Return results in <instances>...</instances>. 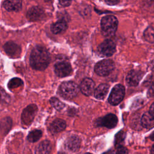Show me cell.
Here are the masks:
<instances>
[{"label": "cell", "instance_id": "6da1fadb", "mask_svg": "<svg viewBox=\"0 0 154 154\" xmlns=\"http://www.w3.org/2000/svg\"><path fill=\"white\" fill-rule=\"evenodd\" d=\"M50 55L47 49L41 46H37L32 50L29 62L31 67L37 70H43L49 65Z\"/></svg>", "mask_w": 154, "mask_h": 154}, {"label": "cell", "instance_id": "7a4b0ae2", "mask_svg": "<svg viewBox=\"0 0 154 154\" xmlns=\"http://www.w3.org/2000/svg\"><path fill=\"white\" fill-rule=\"evenodd\" d=\"M118 25V20L116 17L108 15L103 17L100 22L102 32L104 35L111 37L116 32Z\"/></svg>", "mask_w": 154, "mask_h": 154}, {"label": "cell", "instance_id": "3957f363", "mask_svg": "<svg viewBox=\"0 0 154 154\" xmlns=\"http://www.w3.org/2000/svg\"><path fill=\"white\" fill-rule=\"evenodd\" d=\"M58 92L64 98L71 99L77 96L79 92V87L77 84L73 81H66L60 85Z\"/></svg>", "mask_w": 154, "mask_h": 154}, {"label": "cell", "instance_id": "277c9868", "mask_svg": "<svg viewBox=\"0 0 154 154\" xmlns=\"http://www.w3.org/2000/svg\"><path fill=\"white\" fill-rule=\"evenodd\" d=\"M114 67L115 64L113 61L111 60H103L96 64L94 71L98 75L105 76L111 73Z\"/></svg>", "mask_w": 154, "mask_h": 154}, {"label": "cell", "instance_id": "5b68a950", "mask_svg": "<svg viewBox=\"0 0 154 154\" xmlns=\"http://www.w3.org/2000/svg\"><path fill=\"white\" fill-rule=\"evenodd\" d=\"M125 96V87L121 84L115 85L110 93L108 102L112 105H117L123 100Z\"/></svg>", "mask_w": 154, "mask_h": 154}, {"label": "cell", "instance_id": "8992f818", "mask_svg": "<svg viewBox=\"0 0 154 154\" xmlns=\"http://www.w3.org/2000/svg\"><path fill=\"white\" fill-rule=\"evenodd\" d=\"M37 110V106L35 104H30L27 106L23 110L21 115L22 123L25 126L29 125L33 121Z\"/></svg>", "mask_w": 154, "mask_h": 154}, {"label": "cell", "instance_id": "52a82bcc", "mask_svg": "<svg viewBox=\"0 0 154 154\" xmlns=\"http://www.w3.org/2000/svg\"><path fill=\"white\" fill-rule=\"evenodd\" d=\"M118 119L116 115L113 114H108L103 117L99 118L96 120L95 125L97 126H104L111 129L114 128L117 124Z\"/></svg>", "mask_w": 154, "mask_h": 154}, {"label": "cell", "instance_id": "ba28073f", "mask_svg": "<svg viewBox=\"0 0 154 154\" xmlns=\"http://www.w3.org/2000/svg\"><path fill=\"white\" fill-rule=\"evenodd\" d=\"M99 54L103 57H110L116 51V45L111 40H106L98 48Z\"/></svg>", "mask_w": 154, "mask_h": 154}, {"label": "cell", "instance_id": "9c48e42d", "mask_svg": "<svg viewBox=\"0 0 154 154\" xmlns=\"http://www.w3.org/2000/svg\"><path fill=\"white\" fill-rule=\"evenodd\" d=\"M5 53L11 58H18L21 54L20 47L16 43L9 41L7 42L3 46Z\"/></svg>", "mask_w": 154, "mask_h": 154}, {"label": "cell", "instance_id": "30bf717a", "mask_svg": "<svg viewBox=\"0 0 154 154\" xmlns=\"http://www.w3.org/2000/svg\"><path fill=\"white\" fill-rule=\"evenodd\" d=\"M55 74L59 77H65L69 75L72 72V67L70 64L65 61L57 63L54 68Z\"/></svg>", "mask_w": 154, "mask_h": 154}, {"label": "cell", "instance_id": "8fae6325", "mask_svg": "<svg viewBox=\"0 0 154 154\" xmlns=\"http://www.w3.org/2000/svg\"><path fill=\"white\" fill-rule=\"evenodd\" d=\"M142 76L143 73L141 71L132 70L128 74L126 81L128 85L136 86L138 84Z\"/></svg>", "mask_w": 154, "mask_h": 154}, {"label": "cell", "instance_id": "7c38bea8", "mask_svg": "<svg viewBox=\"0 0 154 154\" xmlns=\"http://www.w3.org/2000/svg\"><path fill=\"white\" fill-rule=\"evenodd\" d=\"M43 10L39 7H32L29 9L26 13V17L30 21H37L43 17Z\"/></svg>", "mask_w": 154, "mask_h": 154}, {"label": "cell", "instance_id": "4fadbf2b", "mask_svg": "<svg viewBox=\"0 0 154 154\" xmlns=\"http://www.w3.org/2000/svg\"><path fill=\"white\" fill-rule=\"evenodd\" d=\"M94 82L91 79L86 78L82 81L80 85V90L84 95L90 96L94 91Z\"/></svg>", "mask_w": 154, "mask_h": 154}, {"label": "cell", "instance_id": "5bb4252c", "mask_svg": "<svg viewBox=\"0 0 154 154\" xmlns=\"http://www.w3.org/2000/svg\"><path fill=\"white\" fill-rule=\"evenodd\" d=\"M81 146V140L77 135H72L69 137L65 141V147L67 149L76 152L78 150Z\"/></svg>", "mask_w": 154, "mask_h": 154}, {"label": "cell", "instance_id": "9a60e30c", "mask_svg": "<svg viewBox=\"0 0 154 154\" xmlns=\"http://www.w3.org/2000/svg\"><path fill=\"white\" fill-rule=\"evenodd\" d=\"M3 7L9 11H18L22 8L21 0H4Z\"/></svg>", "mask_w": 154, "mask_h": 154}, {"label": "cell", "instance_id": "2e32d148", "mask_svg": "<svg viewBox=\"0 0 154 154\" xmlns=\"http://www.w3.org/2000/svg\"><path fill=\"white\" fill-rule=\"evenodd\" d=\"M66 126V122L61 119H57L51 124L49 131L52 133H58L63 131Z\"/></svg>", "mask_w": 154, "mask_h": 154}, {"label": "cell", "instance_id": "e0dca14e", "mask_svg": "<svg viewBox=\"0 0 154 154\" xmlns=\"http://www.w3.org/2000/svg\"><path fill=\"white\" fill-rule=\"evenodd\" d=\"M52 150V144L49 141H42L35 149V154H49Z\"/></svg>", "mask_w": 154, "mask_h": 154}, {"label": "cell", "instance_id": "ac0fdd59", "mask_svg": "<svg viewBox=\"0 0 154 154\" xmlns=\"http://www.w3.org/2000/svg\"><path fill=\"white\" fill-rule=\"evenodd\" d=\"M67 28V22L64 20H60L51 25V31L54 34H60L64 32Z\"/></svg>", "mask_w": 154, "mask_h": 154}, {"label": "cell", "instance_id": "d6986e66", "mask_svg": "<svg viewBox=\"0 0 154 154\" xmlns=\"http://www.w3.org/2000/svg\"><path fill=\"white\" fill-rule=\"evenodd\" d=\"M109 85L106 84H100L94 90V97L98 99H103L109 90Z\"/></svg>", "mask_w": 154, "mask_h": 154}, {"label": "cell", "instance_id": "ffe728a7", "mask_svg": "<svg viewBox=\"0 0 154 154\" xmlns=\"http://www.w3.org/2000/svg\"><path fill=\"white\" fill-rule=\"evenodd\" d=\"M141 125L147 129H151L153 127V117L149 112L144 113L141 119Z\"/></svg>", "mask_w": 154, "mask_h": 154}, {"label": "cell", "instance_id": "44dd1931", "mask_svg": "<svg viewBox=\"0 0 154 154\" xmlns=\"http://www.w3.org/2000/svg\"><path fill=\"white\" fill-rule=\"evenodd\" d=\"M42 132L40 130L35 129L31 131L27 137V140L31 143L37 141L42 137Z\"/></svg>", "mask_w": 154, "mask_h": 154}, {"label": "cell", "instance_id": "7402d4cb", "mask_svg": "<svg viewBox=\"0 0 154 154\" xmlns=\"http://www.w3.org/2000/svg\"><path fill=\"white\" fill-rule=\"evenodd\" d=\"M50 103L54 108H55L57 110H58V111L63 109L65 106V105L64 103L61 102L58 99L55 97L51 98Z\"/></svg>", "mask_w": 154, "mask_h": 154}, {"label": "cell", "instance_id": "603a6c76", "mask_svg": "<svg viewBox=\"0 0 154 154\" xmlns=\"http://www.w3.org/2000/svg\"><path fill=\"white\" fill-rule=\"evenodd\" d=\"M23 84V81L19 78H14L10 80L8 83V87L10 89L20 87Z\"/></svg>", "mask_w": 154, "mask_h": 154}, {"label": "cell", "instance_id": "cb8c5ba5", "mask_svg": "<svg viewBox=\"0 0 154 154\" xmlns=\"http://www.w3.org/2000/svg\"><path fill=\"white\" fill-rule=\"evenodd\" d=\"M125 136H126V133L123 131H121L117 134L115 138V146L117 147H118L119 146H120L121 144L123 143L125 138Z\"/></svg>", "mask_w": 154, "mask_h": 154}, {"label": "cell", "instance_id": "d4e9b609", "mask_svg": "<svg viewBox=\"0 0 154 154\" xmlns=\"http://www.w3.org/2000/svg\"><path fill=\"white\" fill-rule=\"evenodd\" d=\"M153 34H154L153 29L152 27L150 26V27H148L146 29V31L144 32V37L147 41L150 43H153V38H154Z\"/></svg>", "mask_w": 154, "mask_h": 154}, {"label": "cell", "instance_id": "484cf974", "mask_svg": "<svg viewBox=\"0 0 154 154\" xmlns=\"http://www.w3.org/2000/svg\"><path fill=\"white\" fill-rule=\"evenodd\" d=\"M10 101V96L5 92L4 89H0V103H8Z\"/></svg>", "mask_w": 154, "mask_h": 154}, {"label": "cell", "instance_id": "4316f807", "mask_svg": "<svg viewBox=\"0 0 154 154\" xmlns=\"http://www.w3.org/2000/svg\"><path fill=\"white\" fill-rule=\"evenodd\" d=\"M116 154H128V151L125 147L120 146L117 147Z\"/></svg>", "mask_w": 154, "mask_h": 154}, {"label": "cell", "instance_id": "83f0119b", "mask_svg": "<svg viewBox=\"0 0 154 154\" xmlns=\"http://www.w3.org/2000/svg\"><path fill=\"white\" fill-rule=\"evenodd\" d=\"M58 1H59V3L61 6L68 7L71 4L72 0H58Z\"/></svg>", "mask_w": 154, "mask_h": 154}, {"label": "cell", "instance_id": "f1b7e54d", "mask_svg": "<svg viewBox=\"0 0 154 154\" xmlns=\"http://www.w3.org/2000/svg\"><path fill=\"white\" fill-rule=\"evenodd\" d=\"M105 2L109 5H116L118 4L120 0H105Z\"/></svg>", "mask_w": 154, "mask_h": 154}, {"label": "cell", "instance_id": "f546056e", "mask_svg": "<svg viewBox=\"0 0 154 154\" xmlns=\"http://www.w3.org/2000/svg\"><path fill=\"white\" fill-rule=\"evenodd\" d=\"M149 113L153 117V113H154V108H153V103H152L150 106V110H149Z\"/></svg>", "mask_w": 154, "mask_h": 154}, {"label": "cell", "instance_id": "4dcf8cb0", "mask_svg": "<svg viewBox=\"0 0 154 154\" xmlns=\"http://www.w3.org/2000/svg\"><path fill=\"white\" fill-rule=\"evenodd\" d=\"M148 96L149 97L153 96V86L152 85L151 88L149 89V90L148 91Z\"/></svg>", "mask_w": 154, "mask_h": 154}, {"label": "cell", "instance_id": "1f68e13d", "mask_svg": "<svg viewBox=\"0 0 154 154\" xmlns=\"http://www.w3.org/2000/svg\"><path fill=\"white\" fill-rule=\"evenodd\" d=\"M103 154H114V153H113V152L112 150H108V151L103 153Z\"/></svg>", "mask_w": 154, "mask_h": 154}, {"label": "cell", "instance_id": "d6a6232c", "mask_svg": "<svg viewBox=\"0 0 154 154\" xmlns=\"http://www.w3.org/2000/svg\"><path fill=\"white\" fill-rule=\"evenodd\" d=\"M153 153H154V146H152L151 148V154H153Z\"/></svg>", "mask_w": 154, "mask_h": 154}, {"label": "cell", "instance_id": "836d02e7", "mask_svg": "<svg viewBox=\"0 0 154 154\" xmlns=\"http://www.w3.org/2000/svg\"><path fill=\"white\" fill-rule=\"evenodd\" d=\"M58 154H65V153H59Z\"/></svg>", "mask_w": 154, "mask_h": 154}, {"label": "cell", "instance_id": "e575fe53", "mask_svg": "<svg viewBox=\"0 0 154 154\" xmlns=\"http://www.w3.org/2000/svg\"><path fill=\"white\" fill-rule=\"evenodd\" d=\"M84 154H91V153H84Z\"/></svg>", "mask_w": 154, "mask_h": 154}, {"label": "cell", "instance_id": "d590c367", "mask_svg": "<svg viewBox=\"0 0 154 154\" xmlns=\"http://www.w3.org/2000/svg\"><path fill=\"white\" fill-rule=\"evenodd\" d=\"M44 1H50V0H44Z\"/></svg>", "mask_w": 154, "mask_h": 154}]
</instances>
